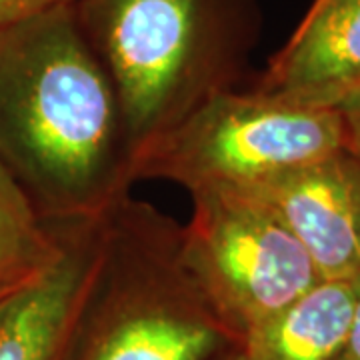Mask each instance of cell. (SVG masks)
Wrapping results in <instances>:
<instances>
[{"label": "cell", "instance_id": "obj_1", "mask_svg": "<svg viewBox=\"0 0 360 360\" xmlns=\"http://www.w3.org/2000/svg\"><path fill=\"white\" fill-rule=\"evenodd\" d=\"M115 86L60 6L0 28V167L44 222L101 219L136 184Z\"/></svg>", "mask_w": 360, "mask_h": 360}, {"label": "cell", "instance_id": "obj_2", "mask_svg": "<svg viewBox=\"0 0 360 360\" xmlns=\"http://www.w3.org/2000/svg\"><path fill=\"white\" fill-rule=\"evenodd\" d=\"M77 14L115 86L134 158L238 89L258 32L257 0H82Z\"/></svg>", "mask_w": 360, "mask_h": 360}, {"label": "cell", "instance_id": "obj_3", "mask_svg": "<svg viewBox=\"0 0 360 360\" xmlns=\"http://www.w3.org/2000/svg\"><path fill=\"white\" fill-rule=\"evenodd\" d=\"M238 347L182 264L180 222L132 194L112 206L65 360H231Z\"/></svg>", "mask_w": 360, "mask_h": 360}, {"label": "cell", "instance_id": "obj_4", "mask_svg": "<svg viewBox=\"0 0 360 360\" xmlns=\"http://www.w3.org/2000/svg\"><path fill=\"white\" fill-rule=\"evenodd\" d=\"M338 150H347L335 108L290 103L258 90L212 96L134 158V182L167 180L188 194L248 188Z\"/></svg>", "mask_w": 360, "mask_h": 360}, {"label": "cell", "instance_id": "obj_5", "mask_svg": "<svg viewBox=\"0 0 360 360\" xmlns=\"http://www.w3.org/2000/svg\"><path fill=\"white\" fill-rule=\"evenodd\" d=\"M191 202L180 224L182 264L240 340L321 283L307 250L252 193L210 188Z\"/></svg>", "mask_w": 360, "mask_h": 360}, {"label": "cell", "instance_id": "obj_6", "mask_svg": "<svg viewBox=\"0 0 360 360\" xmlns=\"http://www.w3.org/2000/svg\"><path fill=\"white\" fill-rule=\"evenodd\" d=\"M312 260L321 281L360 286V158L338 150L245 188Z\"/></svg>", "mask_w": 360, "mask_h": 360}, {"label": "cell", "instance_id": "obj_7", "mask_svg": "<svg viewBox=\"0 0 360 360\" xmlns=\"http://www.w3.org/2000/svg\"><path fill=\"white\" fill-rule=\"evenodd\" d=\"M58 250L0 312V360H65L103 248L101 219L52 222Z\"/></svg>", "mask_w": 360, "mask_h": 360}, {"label": "cell", "instance_id": "obj_8", "mask_svg": "<svg viewBox=\"0 0 360 360\" xmlns=\"http://www.w3.org/2000/svg\"><path fill=\"white\" fill-rule=\"evenodd\" d=\"M360 84V0H314L252 89L335 108Z\"/></svg>", "mask_w": 360, "mask_h": 360}, {"label": "cell", "instance_id": "obj_9", "mask_svg": "<svg viewBox=\"0 0 360 360\" xmlns=\"http://www.w3.org/2000/svg\"><path fill=\"white\" fill-rule=\"evenodd\" d=\"M356 292V284L321 281L248 330L232 360H336Z\"/></svg>", "mask_w": 360, "mask_h": 360}, {"label": "cell", "instance_id": "obj_10", "mask_svg": "<svg viewBox=\"0 0 360 360\" xmlns=\"http://www.w3.org/2000/svg\"><path fill=\"white\" fill-rule=\"evenodd\" d=\"M58 250V232L40 219L20 186L0 167V283L34 276Z\"/></svg>", "mask_w": 360, "mask_h": 360}, {"label": "cell", "instance_id": "obj_11", "mask_svg": "<svg viewBox=\"0 0 360 360\" xmlns=\"http://www.w3.org/2000/svg\"><path fill=\"white\" fill-rule=\"evenodd\" d=\"M78 2L82 0H0V28L60 6H77Z\"/></svg>", "mask_w": 360, "mask_h": 360}, {"label": "cell", "instance_id": "obj_12", "mask_svg": "<svg viewBox=\"0 0 360 360\" xmlns=\"http://www.w3.org/2000/svg\"><path fill=\"white\" fill-rule=\"evenodd\" d=\"M335 112L342 124L347 150L360 158V84L335 104Z\"/></svg>", "mask_w": 360, "mask_h": 360}, {"label": "cell", "instance_id": "obj_13", "mask_svg": "<svg viewBox=\"0 0 360 360\" xmlns=\"http://www.w3.org/2000/svg\"><path fill=\"white\" fill-rule=\"evenodd\" d=\"M336 360H360V286L352 309V319L348 324L347 338L342 342L340 354Z\"/></svg>", "mask_w": 360, "mask_h": 360}, {"label": "cell", "instance_id": "obj_14", "mask_svg": "<svg viewBox=\"0 0 360 360\" xmlns=\"http://www.w3.org/2000/svg\"><path fill=\"white\" fill-rule=\"evenodd\" d=\"M26 281H28V278H26ZM26 281H18V283H0V312L6 307V302L11 300V296H13Z\"/></svg>", "mask_w": 360, "mask_h": 360}, {"label": "cell", "instance_id": "obj_15", "mask_svg": "<svg viewBox=\"0 0 360 360\" xmlns=\"http://www.w3.org/2000/svg\"><path fill=\"white\" fill-rule=\"evenodd\" d=\"M231 360H232V359H231Z\"/></svg>", "mask_w": 360, "mask_h": 360}]
</instances>
